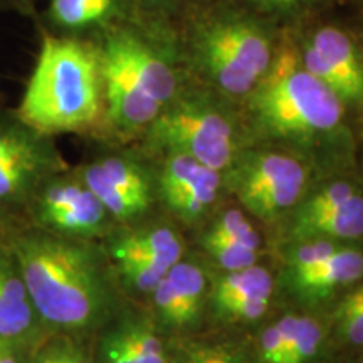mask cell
<instances>
[{
  "label": "cell",
  "instance_id": "cell-36",
  "mask_svg": "<svg viewBox=\"0 0 363 363\" xmlns=\"http://www.w3.org/2000/svg\"><path fill=\"white\" fill-rule=\"evenodd\" d=\"M360 363H363V357H362V358H360Z\"/></svg>",
  "mask_w": 363,
  "mask_h": 363
},
{
  "label": "cell",
  "instance_id": "cell-6",
  "mask_svg": "<svg viewBox=\"0 0 363 363\" xmlns=\"http://www.w3.org/2000/svg\"><path fill=\"white\" fill-rule=\"evenodd\" d=\"M313 162L291 150L251 143L222 172L224 187L249 214L274 222L308 192Z\"/></svg>",
  "mask_w": 363,
  "mask_h": 363
},
{
  "label": "cell",
  "instance_id": "cell-1",
  "mask_svg": "<svg viewBox=\"0 0 363 363\" xmlns=\"http://www.w3.org/2000/svg\"><path fill=\"white\" fill-rule=\"evenodd\" d=\"M249 145L291 150L333 174L357 172L358 125L337 93L303 66L288 29L259 84L239 103Z\"/></svg>",
  "mask_w": 363,
  "mask_h": 363
},
{
  "label": "cell",
  "instance_id": "cell-9",
  "mask_svg": "<svg viewBox=\"0 0 363 363\" xmlns=\"http://www.w3.org/2000/svg\"><path fill=\"white\" fill-rule=\"evenodd\" d=\"M35 217L48 233L74 239H93L106 230L113 217L83 180H51L40 185Z\"/></svg>",
  "mask_w": 363,
  "mask_h": 363
},
{
  "label": "cell",
  "instance_id": "cell-22",
  "mask_svg": "<svg viewBox=\"0 0 363 363\" xmlns=\"http://www.w3.org/2000/svg\"><path fill=\"white\" fill-rule=\"evenodd\" d=\"M120 328L136 363H167L165 348L152 326L143 321H126Z\"/></svg>",
  "mask_w": 363,
  "mask_h": 363
},
{
  "label": "cell",
  "instance_id": "cell-24",
  "mask_svg": "<svg viewBox=\"0 0 363 363\" xmlns=\"http://www.w3.org/2000/svg\"><path fill=\"white\" fill-rule=\"evenodd\" d=\"M299 315H286L267 326L259 337V357L262 363H283L286 352L294 338Z\"/></svg>",
  "mask_w": 363,
  "mask_h": 363
},
{
  "label": "cell",
  "instance_id": "cell-27",
  "mask_svg": "<svg viewBox=\"0 0 363 363\" xmlns=\"http://www.w3.org/2000/svg\"><path fill=\"white\" fill-rule=\"evenodd\" d=\"M271 298L272 293L254 294V296L242 299L238 305L230 306L219 318L225 321H233V323H251V321H257L259 318L266 315Z\"/></svg>",
  "mask_w": 363,
  "mask_h": 363
},
{
  "label": "cell",
  "instance_id": "cell-17",
  "mask_svg": "<svg viewBox=\"0 0 363 363\" xmlns=\"http://www.w3.org/2000/svg\"><path fill=\"white\" fill-rule=\"evenodd\" d=\"M235 2L279 29H289L298 26L299 22L318 16L333 0H235Z\"/></svg>",
  "mask_w": 363,
  "mask_h": 363
},
{
  "label": "cell",
  "instance_id": "cell-21",
  "mask_svg": "<svg viewBox=\"0 0 363 363\" xmlns=\"http://www.w3.org/2000/svg\"><path fill=\"white\" fill-rule=\"evenodd\" d=\"M206 234L235 240V242L257 249V251H261L262 247L259 230L252 225L247 216L242 211H239V208H227V211H222L220 214H217L211 224H208Z\"/></svg>",
  "mask_w": 363,
  "mask_h": 363
},
{
  "label": "cell",
  "instance_id": "cell-10",
  "mask_svg": "<svg viewBox=\"0 0 363 363\" xmlns=\"http://www.w3.org/2000/svg\"><path fill=\"white\" fill-rule=\"evenodd\" d=\"M12 252L0 251V338L24 347L44 328Z\"/></svg>",
  "mask_w": 363,
  "mask_h": 363
},
{
  "label": "cell",
  "instance_id": "cell-4",
  "mask_svg": "<svg viewBox=\"0 0 363 363\" xmlns=\"http://www.w3.org/2000/svg\"><path fill=\"white\" fill-rule=\"evenodd\" d=\"M103 110L98 48L76 38H45L17 118L51 136L89 128Z\"/></svg>",
  "mask_w": 363,
  "mask_h": 363
},
{
  "label": "cell",
  "instance_id": "cell-28",
  "mask_svg": "<svg viewBox=\"0 0 363 363\" xmlns=\"http://www.w3.org/2000/svg\"><path fill=\"white\" fill-rule=\"evenodd\" d=\"M99 360L101 363H136L120 325L103 337L99 345Z\"/></svg>",
  "mask_w": 363,
  "mask_h": 363
},
{
  "label": "cell",
  "instance_id": "cell-3",
  "mask_svg": "<svg viewBox=\"0 0 363 363\" xmlns=\"http://www.w3.org/2000/svg\"><path fill=\"white\" fill-rule=\"evenodd\" d=\"M175 29L182 69L240 103L274 61L283 29L235 0H194Z\"/></svg>",
  "mask_w": 363,
  "mask_h": 363
},
{
  "label": "cell",
  "instance_id": "cell-7",
  "mask_svg": "<svg viewBox=\"0 0 363 363\" xmlns=\"http://www.w3.org/2000/svg\"><path fill=\"white\" fill-rule=\"evenodd\" d=\"M303 66L338 94L363 125V56L355 24L321 19L320 16L289 27Z\"/></svg>",
  "mask_w": 363,
  "mask_h": 363
},
{
  "label": "cell",
  "instance_id": "cell-16",
  "mask_svg": "<svg viewBox=\"0 0 363 363\" xmlns=\"http://www.w3.org/2000/svg\"><path fill=\"white\" fill-rule=\"evenodd\" d=\"M167 278H169L177 298L180 299L189 326L195 325L202 315L203 303L207 298L208 286L206 272L199 264L192 261H185L182 257L170 267L167 272Z\"/></svg>",
  "mask_w": 363,
  "mask_h": 363
},
{
  "label": "cell",
  "instance_id": "cell-13",
  "mask_svg": "<svg viewBox=\"0 0 363 363\" xmlns=\"http://www.w3.org/2000/svg\"><path fill=\"white\" fill-rule=\"evenodd\" d=\"M274 291V278L271 271L261 264H252L244 269L225 271L212 283L207 294L212 311L219 318L230 306L238 305L249 296Z\"/></svg>",
  "mask_w": 363,
  "mask_h": 363
},
{
  "label": "cell",
  "instance_id": "cell-18",
  "mask_svg": "<svg viewBox=\"0 0 363 363\" xmlns=\"http://www.w3.org/2000/svg\"><path fill=\"white\" fill-rule=\"evenodd\" d=\"M88 167L116 187L152 201V180H150L148 172L135 158L110 155L89 163Z\"/></svg>",
  "mask_w": 363,
  "mask_h": 363
},
{
  "label": "cell",
  "instance_id": "cell-5",
  "mask_svg": "<svg viewBox=\"0 0 363 363\" xmlns=\"http://www.w3.org/2000/svg\"><path fill=\"white\" fill-rule=\"evenodd\" d=\"M143 135L157 152L185 153L219 172L249 145L239 103L195 81L182 84Z\"/></svg>",
  "mask_w": 363,
  "mask_h": 363
},
{
  "label": "cell",
  "instance_id": "cell-2",
  "mask_svg": "<svg viewBox=\"0 0 363 363\" xmlns=\"http://www.w3.org/2000/svg\"><path fill=\"white\" fill-rule=\"evenodd\" d=\"M40 320L62 333L103 326L118 306V293L104 254L86 239L30 233L12 246Z\"/></svg>",
  "mask_w": 363,
  "mask_h": 363
},
{
  "label": "cell",
  "instance_id": "cell-23",
  "mask_svg": "<svg viewBox=\"0 0 363 363\" xmlns=\"http://www.w3.org/2000/svg\"><path fill=\"white\" fill-rule=\"evenodd\" d=\"M326 328L320 320L299 315L294 338L286 352L283 363H308L318 355L325 342Z\"/></svg>",
  "mask_w": 363,
  "mask_h": 363
},
{
  "label": "cell",
  "instance_id": "cell-8",
  "mask_svg": "<svg viewBox=\"0 0 363 363\" xmlns=\"http://www.w3.org/2000/svg\"><path fill=\"white\" fill-rule=\"evenodd\" d=\"M65 162L48 135L19 118L0 115V203H13L38 192Z\"/></svg>",
  "mask_w": 363,
  "mask_h": 363
},
{
  "label": "cell",
  "instance_id": "cell-20",
  "mask_svg": "<svg viewBox=\"0 0 363 363\" xmlns=\"http://www.w3.org/2000/svg\"><path fill=\"white\" fill-rule=\"evenodd\" d=\"M201 246L224 271L244 269V267L257 264V259H259V251L257 249L206 233L202 234Z\"/></svg>",
  "mask_w": 363,
  "mask_h": 363
},
{
  "label": "cell",
  "instance_id": "cell-31",
  "mask_svg": "<svg viewBox=\"0 0 363 363\" xmlns=\"http://www.w3.org/2000/svg\"><path fill=\"white\" fill-rule=\"evenodd\" d=\"M19 350L21 347H17L16 343L0 338V363H21Z\"/></svg>",
  "mask_w": 363,
  "mask_h": 363
},
{
  "label": "cell",
  "instance_id": "cell-26",
  "mask_svg": "<svg viewBox=\"0 0 363 363\" xmlns=\"http://www.w3.org/2000/svg\"><path fill=\"white\" fill-rule=\"evenodd\" d=\"M180 355L184 363H240L233 352L212 342L185 343Z\"/></svg>",
  "mask_w": 363,
  "mask_h": 363
},
{
  "label": "cell",
  "instance_id": "cell-19",
  "mask_svg": "<svg viewBox=\"0 0 363 363\" xmlns=\"http://www.w3.org/2000/svg\"><path fill=\"white\" fill-rule=\"evenodd\" d=\"M113 261H115L116 272L120 274L121 281L130 286L133 291L143 294H152L170 269L169 266L150 259V257L125 256L115 257Z\"/></svg>",
  "mask_w": 363,
  "mask_h": 363
},
{
  "label": "cell",
  "instance_id": "cell-12",
  "mask_svg": "<svg viewBox=\"0 0 363 363\" xmlns=\"http://www.w3.org/2000/svg\"><path fill=\"white\" fill-rule=\"evenodd\" d=\"M138 256L172 267L184 257V240L174 227L153 224L120 234L110 244V257Z\"/></svg>",
  "mask_w": 363,
  "mask_h": 363
},
{
  "label": "cell",
  "instance_id": "cell-14",
  "mask_svg": "<svg viewBox=\"0 0 363 363\" xmlns=\"http://www.w3.org/2000/svg\"><path fill=\"white\" fill-rule=\"evenodd\" d=\"M222 189H224L222 172L207 167L197 179L185 185L184 189L172 195L170 199H167L163 203L180 220L194 224V222L203 219L212 211Z\"/></svg>",
  "mask_w": 363,
  "mask_h": 363
},
{
  "label": "cell",
  "instance_id": "cell-29",
  "mask_svg": "<svg viewBox=\"0 0 363 363\" xmlns=\"http://www.w3.org/2000/svg\"><path fill=\"white\" fill-rule=\"evenodd\" d=\"M136 2L147 11L150 16L169 17L180 16L194 0H136Z\"/></svg>",
  "mask_w": 363,
  "mask_h": 363
},
{
  "label": "cell",
  "instance_id": "cell-35",
  "mask_svg": "<svg viewBox=\"0 0 363 363\" xmlns=\"http://www.w3.org/2000/svg\"><path fill=\"white\" fill-rule=\"evenodd\" d=\"M45 352H48V348H45ZM48 355H49V352H48ZM49 358H51V355H49ZM51 362H52V358H51ZM54 363V362H52Z\"/></svg>",
  "mask_w": 363,
  "mask_h": 363
},
{
  "label": "cell",
  "instance_id": "cell-25",
  "mask_svg": "<svg viewBox=\"0 0 363 363\" xmlns=\"http://www.w3.org/2000/svg\"><path fill=\"white\" fill-rule=\"evenodd\" d=\"M153 306H155V313L160 318L162 323L175 330H184L190 328L187 318H185L184 308H182L180 299L177 298V294L172 288L169 278H163L160 284L153 289L152 293Z\"/></svg>",
  "mask_w": 363,
  "mask_h": 363
},
{
  "label": "cell",
  "instance_id": "cell-32",
  "mask_svg": "<svg viewBox=\"0 0 363 363\" xmlns=\"http://www.w3.org/2000/svg\"><path fill=\"white\" fill-rule=\"evenodd\" d=\"M357 175L363 182V125L358 130V153H357Z\"/></svg>",
  "mask_w": 363,
  "mask_h": 363
},
{
  "label": "cell",
  "instance_id": "cell-34",
  "mask_svg": "<svg viewBox=\"0 0 363 363\" xmlns=\"http://www.w3.org/2000/svg\"><path fill=\"white\" fill-rule=\"evenodd\" d=\"M352 2H355L360 7V13H363V0H352Z\"/></svg>",
  "mask_w": 363,
  "mask_h": 363
},
{
  "label": "cell",
  "instance_id": "cell-30",
  "mask_svg": "<svg viewBox=\"0 0 363 363\" xmlns=\"http://www.w3.org/2000/svg\"><path fill=\"white\" fill-rule=\"evenodd\" d=\"M54 363H91L79 347L69 342H61L48 348Z\"/></svg>",
  "mask_w": 363,
  "mask_h": 363
},
{
  "label": "cell",
  "instance_id": "cell-11",
  "mask_svg": "<svg viewBox=\"0 0 363 363\" xmlns=\"http://www.w3.org/2000/svg\"><path fill=\"white\" fill-rule=\"evenodd\" d=\"M128 9L130 0H51L49 17L67 33L108 30L126 22Z\"/></svg>",
  "mask_w": 363,
  "mask_h": 363
},
{
  "label": "cell",
  "instance_id": "cell-33",
  "mask_svg": "<svg viewBox=\"0 0 363 363\" xmlns=\"http://www.w3.org/2000/svg\"><path fill=\"white\" fill-rule=\"evenodd\" d=\"M357 34H358V40H360V48H362V56H363V13H360V19L355 24Z\"/></svg>",
  "mask_w": 363,
  "mask_h": 363
},
{
  "label": "cell",
  "instance_id": "cell-15",
  "mask_svg": "<svg viewBox=\"0 0 363 363\" xmlns=\"http://www.w3.org/2000/svg\"><path fill=\"white\" fill-rule=\"evenodd\" d=\"M79 179L83 180V184L88 187L99 199V202L103 203L104 208L108 211L113 219L118 220H131L136 219L138 216L145 214L148 211V207L152 206V201L148 199L140 197L123 190L116 185L110 184L108 180H104L103 177H99L96 172H93L89 167H84L79 172Z\"/></svg>",
  "mask_w": 363,
  "mask_h": 363
}]
</instances>
